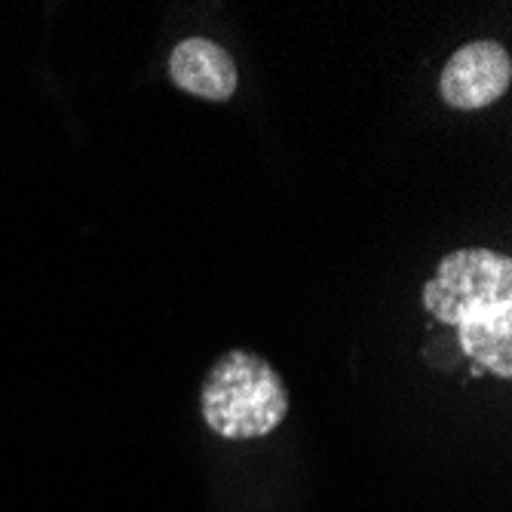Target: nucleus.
<instances>
[{
  "instance_id": "f257e3e1",
  "label": "nucleus",
  "mask_w": 512,
  "mask_h": 512,
  "mask_svg": "<svg viewBox=\"0 0 512 512\" xmlns=\"http://www.w3.org/2000/svg\"><path fill=\"white\" fill-rule=\"evenodd\" d=\"M203 417L224 439H258L289 414V390L279 371L252 350H227L203 381Z\"/></svg>"
},
{
  "instance_id": "f03ea898",
  "label": "nucleus",
  "mask_w": 512,
  "mask_h": 512,
  "mask_svg": "<svg viewBox=\"0 0 512 512\" xmlns=\"http://www.w3.org/2000/svg\"><path fill=\"white\" fill-rule=\"evenodd\" d=\"M424 307L454 329L512 310V261L491 249H457L445 255L424 286Z\"/></svg>"
},
{
  "instance_id": "7ed1b4c3",
  "label": "nucleus",
  "mask_w": 512,
  "mask_h": 512,
  "mask_svg": "<svg viewBox=\"0 0 512 512\" xmlns=\"http://www.w3.org/2000/svg\"><path fill=\"white\" fill-rule=\"evenodd\" d=\"M512 80L509 53L497 40H473L448 59L439 92L457 111H479L494 105Z\"/></svg>"
},
{
  "instance_id": "20e7f679",
  "label": "nucleus",
  "mask_w": 512,
  "mask_h": 512,
  "mask_svg": "<svg viewBox=\"0 0 512 512\" xmlns=\"http://www.w3.org/2000/svg\"><path fill=\"white\" fill-rule=\"evenodd\" d=\"M172 80L206 102H227L237 92V65L224 46L206 37L181 40L169 56Z\"/></svg>"
},
{
  "instance_id": "39448f33",
  "label": "nucleus",
  "mask_w": 512,
  "mask_h": 512,
  "mask_svg": "<svg viewBox=\"0 0 512 512\" xmlns=\"http://www.w3.org/2000/svg\"><path fill=\"white\" fill-rule=\"evenodd\" d=\"M460 347L497 378H512V310L482 316L457 329Z\"/></svg>"
}]
</instances>
